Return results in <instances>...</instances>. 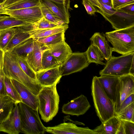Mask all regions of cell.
Instances as JSON below:
<instances>
[{
  "label": "cell",
  "mask_w": 134,
  "mask_h": 134,
  "mask_svg": "<svg viewBox=\"0 0 134 134\" xmlns=\"http://www.w3.org/2000/svg\"><path fill=\"white\" fill-rule=\"evenodd\" d=\"M4 52L3 70L5 75L21 83L37 95L42 87L37 83L36 80L31 78L24 71L13 52Z\"/></svg>",
  "instance_id": "6da1fadb"
},
{
  "label": "cell",
  "mask_w": 134,
  "mask_h": 134,
  "mask_svg": "<svg viewBox=\"0 0 134 134\" xmlns=\"http://www.w3.org/2000/svg\"><path fill=\"white\" fill-rule=\"evenodd\" d=\"M59 82L42 87L37 95L38 110L41 119L46 122L52 120L58 111L59 96L56 86Z\"/></svg>",
  "instance_id": "7a4b0ae2"
},
{
  "label": "cell",
  "mask_w": 134,
  "mask_h": 134,
  "mask_svg": "<svg viewBox=\"0 0 134 134\" xmlns=\"http://www.w3.org/2000/svg\"><path fill=\"white\" fill-rule=\"evenodd\" d=\"M91 88L97 115L103 122L115 115L114 104L104 92L98 77H93Z\"/></svg>",
  "instance_id": "3957f363"
},
{
  "label": "cell",
  "mask_w": 134,
  "mask_h": 134,
  "mask_svg": "<svg viewBox=\"0 0 134 134\" xmlns=\"http://www.w3.org/2000/svg\"><path fill=\"white\" fill-rule=\"evenodd\" d=\"M104 35L112 45L113 52L122 55L134 52V26L107 32Z\"/></svg>",
  "instance_id": "277c9868"
},
{
  "label": "cell",
  "mask_w": 134,
  "mask_h": 134,
  "mask_svg": "<svg viewBox=\"0 0 134 134\" xmlns=\"http://www.w3.org/2000/svg\"><path fill=\"white\" fill-rule=\"evenodd\" d=\"M99 74L118 77L129 74L134 76V52L118 57L112 56Z\"/></svg>",
  "instance_id": "5b68a950"
},
{
  "label": "cell",
  "mask_w": 134,
  "mask_h": 134,
  "mask_svg": "<svg viewBox=\"0 0 134 134\" xmlns=\"http://www.w3.org/2000/svg\"><path fill=\"white\" fill-rule=\"evenodd\" d=\"M21 132L26 134H43L46 128L40 118L38 109H33L20 102L18 104Z\"/></svg>",
  "instance_id": "8992f818"
},
{
  "label": "cell",
  "mask_w": 134,
  "mask_h": 134,
  "mask_svg": "<svg viewBox=\"0 0 134 134\" xmlns=\"http://www.w3.org/2000/svg\"><path fill=\"white\" fill-rule=\"evenodd\" d=\"M90 64L85 52H72L59 66L60 74L63 76L81 71Z\"/></svg>",
  "instance_id": "52a82bcc"
},
{
  "label": "cell",
  "mask_w": 134,
  "mask_h": 134,
  "mask_svg": "<svg viewBox=\"0 0 134 134\" xmlns=\"http://www.w3.org/2000/svg\"><path fill=\"white\" fill-rule=\"evenodd\" d=\"M98 78L104 92L114 104L115 113H117L120 100L119 77L104 75Z\"/></svg>",
  "instance_id": "ba28073f"
},
{
  "label": "cell",
  "mask_w": 134,
  "mask_h": 134,
  "mask_svg": "<svg viewBox=\"0 0 134 134\" xmlns=\"http://www.w3.org/2000/svg\"><path fill=\"white\" fill-rule=\"evenodd\" d=\"M97 12L101 14L115 30L123 29L134 26V14H127L119 10H117L114 13L110 16L105 15L100 10H97Z\"/></svg>",
  "instance_id": "9c48e42d"
},
{
  "label": "cell",
  "mask_w": 134,
  "mask_h": 134,
  "mask_svg": "<svg viewBox=\"0 0 134 134\" xmlns=\"http://www.w3.org/2000/svg\"><path fill=\"white\" fill-rule=\"evenodd\" d=\"M91 107L86 97L81 94L64 104L62 111L65 114L78 116L84 114Z\"/></svg>",
  "instance_id": "30bf717a"
},
{
  "label": "cell",
  "mask_w": 134,
  "mask_h": 134,
  "mask_svg": "<svg viewBox=\"0 0 134 134\" xmlns=\"http://www.w3.org/2000/svg\"><path fill=\"white\" fill-rule=\"evenodd\" d=\"M4 15L11 16L30 24L38 21L43 17L40 7L15 10L6 9Z\"/></svg>",
  "instance_id": "8fae6325"
},
{
  "label": "cell",
  "mask_w": 134,
  "mask_h": 134,
  "mask_svg": "<svg viewBox=\"0 0 134 134\" xmlns=\"http://www.w3.org/2000/svg\"><path fill=\"white\" fill-rule=\"evenodd\" d=\"M73 122H64L57 125L46 127V132L55 134H97L88 127H80Z\"/></svg>",
  "instance_id": "7c38bea8"
},
{
  "label": "cell",
  "mask_w": 134,
  "mask_h": 134,
  "mask_svg": "<svg viewBox=\"0 0 134 134\" xmlns=\"http://www.w3.org/2000/svg\"><path fill=\"white\" fill-rule=\"evenodd\" d=\"M21 131L18 104H16L8 118L0 124V131L9 134H18Z\"/></svg>",
  "instance_id": "4fadbf2b"
},
{
  "label": "cell",
  "mask_w": 134,
  "mask_h": 134,
  "mask_svg": "<svg viewBox=\"0 0 134 134\" xmlns=\"http://www.w3.org/2000/svg\"><path fill=\"white\" fill-rule=\"evenodd\" d=\"M59 66H54L36 72L37 83L43 87L51 86L59 82L62 76L60 74Z\"/></svg>",
  "instance_id": "5bb4252c"
},
{
  "label": "cell",
  "mask_w": 134,
  "mask_h": 134,
  "mask_svg": "<svg viewBox=\"0 0 134 134\" xmlns=\"http://www.w3.org/2000/svg\"><path fill=\"white\" fill-rule=\"evenodd\" d=\"M40 2L48 8L64 23L68 24L70 17L69 9L70 0H66L63 3H59L50 0H40Z\"/></svg>",
  "instance_id": "9a60e30c"
},
{
  "label": "cell",
  "mask_w": 134,
  "mask_h": 134,
  "mask_svg": "<svg viewBox=\"0 0 134 134\" xmlns=\"http://www.w3.org/2000/svg\"><path fill=\"white\" fill-rule=\"evenodd\" d=\"M47 48L46 46L35 40L34 49L25 58L29 66L35 72L41 69L42 53Z\"/></svg>",
  "instance_id": "2e32d148"
},
{
  "label": "cell",
  "mask_w": 134,
  "mask_h": 134,
  "mask_svg": "<svg viewBox=\"0 0 134 134\" xmlns=\"http://www.w3.org/2000/svg\"><path fill=\"white\" fill-rule=\"evenodd\" d=\"M11 80L20 95L21 102L33 109H37L38 100L37 95L34 94L21 83L14 80Z\"/></svg>",
  "instance_id": "e0dca14e"
},
{
  "label": "cell",
  "mask_w": 134,
  "mask_h": 134,
  "mask_svg": "<svg viewBox=\"0 0 134 134\" xmlns=\"http://www.w3.org/2000/svg\"><path fill=\"white\" fill-rule=\"evenodd\" d=\"M91 43L96 46L103 55L105 59L107 61L112 57V47L103 33L96 32L90 38Z\"/></svg>",
  "instance_id": "ac0fdd59"
},
{
  "label": "cell",
  "mask_w": 134,
  "mask_h": 134,
  "mask_svg": "<svg viewBox=\"0 0 134 134\" xmlns=\"http://www.w3.org/2000/svg\"><path fill=\"white\" fill-rule=\"evenodd\" d=\"M51 54L60 65L70 56L72 51L65 41L49 46H46Z\"/></svg>",
  "instance_id": "d6986e66"
},
{
  "label": "cell",
  "mask_w": 134,
  "mask_h": 134,
  "mask_svg": "<svg viewBox=\"0 0 134 134\" xmlns=\"http://www.w3.org/2000/svg\"><path fill=\"white\" fill-rule=\"evenodd\" d=\"M119 79L120 108L121 104L124 100L130 94L134 93V76L129 74L119 77Z\"/></svg>",
  "instance_id": "ffe728a7"
},
{
  "label": "cell",
  "mask_w": 134,
  "mask_h": 134,
  "mask_svg": "<svg viewBox=\"0 0 134 134\" xmlns=\"http://www.w3.org/2000/svg\"><path fill=\"white\" fill-rule=\"evenodd\" d=\"M120 121V119L115 115L93 130L97 134H116Z\"/></svg>",
  "instance_id": "44dd1931"
},
{
  "label": "cell",
  "mask_w": 134,
  "mask_h": 134,
  "mask_svg": "<svg viewBox=\"0 0 134 134\" xmlns=\"http://www.w3.org/2000/svg\"><path fill=\"white\" fill-rule=\"evenodd\" d=\"M68 27V24H65L55 27L43 30H34L29 32L31 35V37H32L35 39L65 32Z\"/></svg>",
  "instance_id": "7402d4cb"
},
{
  "label": "cell",
  "mask_w": 134,
  "mask_h": 134,
  "mask_svg": "<svg viewBox=\"0 0 134 134\" xmlns=\"http://www.w3.org/2000/svg\"><path fill=\"white\" fill-rule=\"evenodd\" d=\"M35 39L30 37L15 46L12 51L14 54L26 58L34 49Z\"/></svg>",
  "instance_id": "603a6c76"
},
{
  "label": "cell",
  "mask_w": 134,
  "mask_h": 134,
  "mask_svg": "<svg viewBox=\"0 0 134 134\" xmlns=\"http://www.w3.org/2000/svg\"><path fill=\"white\" fill-rule=\"evenodd\" d=\"M87 60L90 64L94 63L97 64L105 65L103 61L104 57L98 48L91 43L85 52Z\"/></svg>",
  "instance_id": "cb8c5ba5"
},
{
  "label": "cell",
  "mask_w": 134,
  "mask_h": 134,
  "mask_svg": "<svg viewBox=\"0 0 134 134\" xmlns=\"http://www.w3.org/2000/svg\"><path fill=\"white\" fill-rule=\"evenodd\" d=\"M29 24L25 21L10 15H0V31Z\"/></svg>",
  "instance_id": "d4e9b609"
},
{
  "label": "cell",
  "mask_w": 134,
  "mask_h": 134,
  "mask_svg": "<svg viewBox=\"0 0 134 134\" xmlns=\"http://www.w3.org/2000/svg\"><path fill=\"white\" fill-rule=\"evenodd\" d=\"M16 27V33L4 51H12L18 45L25 40L31 37V35L30 32L24 31L20 26Z\"/></svg>",
  "instance_id": "484cf974"
},
{
  "label": "cell",
  "mask_w": 134,
  "mask_h": 134,
  "mask_svg": "<svg viewBox=\"0 0 134 134\" xmlns=\"http://www.w3.org/2000/svg\"><path fill=\"white\" fill-rule=\"evenodd\" d=\"M15 104L13 100L8 96L0 99V124L8 118Z\"/></svg>",
  "instance_id": "4316f807"
},
{
  "label": "cell",
  "mask_w": 134,
  "mask_h": 134,
  "mask_svg": "<svg viewBox=\"0 0 134 134\" xmlns=\"http://www.w3.org/2000/svg\"><path fill=\"white\" fill-rule=\"evenodd\" d=\"M58 26L43 17L38 21L21 26L25 31L29 32L36 30L44 29Z\"/></svg>",
  "instance_id": "83f0119b"
},
{
  "label": "cell",
  "mask_w": 134,
  "mask_h": 134,
  "mask_svg": "<svg viewBox=\"0 0 134 134\" xmlns=\"http://www.w3.org/2000/svg\"><path fill=\"white\" fill-rule=\"evenodd\" d=\"M4 82L7 96L13 101L15 104H18L21 102L20 95L13 84L11 79L5 75Z\"/></svg>",
  "instance_id": "f1b7e54d"
},
{
  "label": "cell",
  "mask_w": 134,
  "mask_h": 134,
  "mask_svg": "<svg viewBox=\"0 0 134 134\" xmlns=\"http://www.w3.org/2000/svg\"><path fill=\"white\" fill-rule=\"evenodd\" d=\"M60 65L58 61L51 54L47 47L42 53L41 70Z\"/></svg>",
  "instance_id": "f546056e"
},
{
  "label": "cell",
  "mask_w": 134,
  "mask_h": 134,
  "mask_svg": "<svg viewBox=\"0 0 134 134\" xmlns=\"http://www.w3.org/2000/svg\"><path fill=\"white\" fill-rule=\"evenodd\" d=\"M16 30V27H14L0 31V49L4 51L15 34Z\"/></svg>",
  "instance_id": "4dcf8cb0"
},
{
  "label": "cell",
  "mask_w": 134,
  "mask_h": 134,
  "mask_svg": "<svg viewBox=\"0 0 134 134\" xmlns=\"http://www.w3.org/2000/svg\"><path fill=\"white\" fill-rule=\"evenodd\" d=\"M40 7L43 17L49 21L58 26L66 24L48 8L40 2Z\"/></svg>",
  "instance_id": "1f68e13d"
},
{
  "label": "cell",
  "mask_w": 134,
  "mask_h": 134,
  "mask_svg": "<svg viewBox=\"0 0 134 134\" xmlns=\"http://www.w3.org/2000/svg\"><path fill=\"white\" fill-rule=\"evenodd\" d=\"M65 32H62L35 40L46 46L52 45L65 41Z\"/></svg>",
  "instance_id": "d6a6232c"
},
{
  "label": "cell",
  "mask_w": 134,
  "mask_h": 134,
  "mask_svg": "<svg viewBox=\"0 0 134 134\" xmlns=\"http://www.w3.org/2000/svg\"><path fill=\"white\" fill-rule=\"evenodd\" d=\"M40 0H24L12 4L6 8L10 10H15L33 7H40Z\"/></svg>",
  "instance_id": "836d02e7"
},
{
  "label": "cell",
  "mask_w": 134,
  "mask_h": 134,
  "mask_svg": "<svg viewBox=\"0 0 134 134\" xmlns=\"http://www.w3.org/2000/svg\"><path fill=\"white\" fill-rule=\"evenodd\" d=\"M134 102L120 112L115 114L120 119L134 122Z\"/></svg>",
  "instance_id": "e575fe53"
},
{
  "label": "cell",
  "mask_w": 134,
  "mask_h": 134,
  "mask_svg": "<svg viewBox=\"0 0 134 134\" xmlns=\"http://www.w3.org/2000/svg\"><path fill=\"white\" fill-rule=\"evenodd\" d=\"M15 55L19 64L24 71L29 77L36 80V72L29 66L25 58L16 54Z\"/></svg>",
  "instance_id": "d590c367"
},
{
  "label": "cell",
  "mask_w": 134,
  "mask_h": 134,
  "mask_svg": "<svg viewBox=\"0 0 134 134\" xmlns=\"http://www.w3.org/2000/svg\"><path fill=\"white\" fill-rule=\"evenodd\" d=\"M4 77L3 65L0 67V99L7 96L4 85Z\"/></svg>",
  "instance_id": "8d00e7d4"
},
{
  "label": "cell",
  "mask_w": 134,
  "mask_h": 134,
  "mask_svg": "<svg viewBox=\"0 0 134 134\" xmlns=\"http://www.w3.org/2000/svg\"><path fill=\"white\" fill-rule=\"evenodd\" d=\"M112 7L118 10L126 5L134 3V0H111Z\"/></svg>",
  "instance_id": "74e56055"
},
{
  "label": "cell",
  "mask_w": 134,
  "mask_h": 134,
  "mask_svg": "<svg viewBox=\"0 0 134 134\" xmlns=\"http://www.w3.org/2000/svg\"><path fill=\"white\" fill-rule=\"evenodd\" d=\"M98 1L101 7V9L99 10L105 15L107 16L111 15L116 11V10L114 9L112 6Z\"/></svg>",
  "instance_id": "f35d334b"
},
{
  "label": "cell",
  "mask_w": 134,
  "mask_h": 134,
  "mask_svg": "<svg viewBox=\"0 0 134 134\" xmlns=\"http://www.w3.org/2000/svg\"><path fill=\"white\" fill-rule=\"evenodd\" d=\"M133 102H134V93L130 94L122 102L118 113L121 111Z\"/></svg>",
  "instance_id": "ab89813d"
},
{
  "label": "cell",
  "mask_w": 134,
  "mask_h": 134,
  "mask_svg": "<svg viewBox=\"0 0 134 134\" xmlns=\"http://www.w3.org/2000/svg\"><path fill=\"white\" fill-rule=\"evenodd\" d=\"M123 121L125 134H134V122Z\"/></svg>",
  "instance_id": "60d3db41"
},
{
  "label": "cell",
  "mask_w": 134,
  "mask_h": 134,
  "mask_svg": "<svg viewBox=\"0 0 134 134\" xmlns=\"http://www.w3.org/2000/svg\"><path fill=\"white\" fill-rule=\"evenodd\" d=\"M82 4L84 6L88 14L92 15L94 14L95 13L97 12V10L87 0H82Z\"/></svg>",
  "instance_id": "b9f144b4"
},
{
  "label": "cell",
  "mask_w": 134,
  "mask_h": 134,
  "mask_svg": "<svg viewBox=\"0 0 134 134\" xmlns=\"http://www.w3.org/2000/svg\"><path fill=\"white\" fill-rule=\"evenodd\" d=\"M129 14H134V3L130 4L118 9Z\"/></svg>",
  "instance_id": "7bdbcfd3"
},
{
  "label": "cell",
  "mask_w": 134,
  "mask_h": 134,
  "mask_svg": "<svg viewBox=\"0 0 134 134\" xmlns=\"http://www.w3.org/2000/svg\"><path fill=\"white\" fill-rule=\"evenodd\" d=\"M23 0H4L3 4L6 8L12 4Z\"/></svg>",
  "instance_id": "ee69618b"
},
{
  "label": "cell",
  "mask_w": 134,
  "mask_h": 134,
  "mask_svg": "<svg viewBox=\"0 0 134 134\" xmlns=\"http://www.w3.org/2000/svg\"><path fill=\"white\" fill-rule=\"evenodd\" d=\"M120 120V124L116 134H125L123 121Z\"/></svg>",
  "instance_id": "f6af8a7d"
},
{
  "label": "cell",
  "mask_w": 134,
  "mask_h": 134,
  "mask_svg": "<svg viewBox=\"0 0 134 134\" xmlns=\"http://www.w3.org/2000/svg\"><path fill=\"white\" fill-rule=\"evenodd\" d=\"M93 6L98 8L99 9H101L100 5L98 0H87Z\"/></svg>",
  "instance_id": "bcb514c9"
},
{
  "label": "cell",
  "mask_w": 134,
  "mask_h": 134,
  "mask_svg": "<svg viewBox=\"0 0 134 134\" xmlns=\"http://www.w3.org/2000/svg\"><path fill=\"white\" fill-rule=\"evenodd\" d=\"M98 1L104 4L112 6L111 0H98Z\"/></svg>",
  "instance_id": "7dc6e473"
},
{
  "label": "cell",
  "mask_w": 134,
  "mask_h": 134,
  "mask_svg": "<svg viewBox=\"0 0 134 134\" xmlns=\"http://www.w3.org/2000/svg\"><path fill=\"white\" fill-rule=\"evenodd\" d=\"M5 9L3 3L0 4V15H4Z\"/></svg>",
  "instance_id": "c3c4849f"
},
{
  "label": "cell",
  "mask_w": 134,
  "mask_h": 134,
  "mask_svg": "<svg viewBox=\"0 0 134 134\" xmlns=\"http://www.w3.org/2000/svg\"><path fill=\"white\" fill-rule=\"evenodd\" d=\"M56 2L62 3L65 2L66 0H50Z\"/></svg>",
  "instance_id": "681fc988"
},
{
  "label": "cell",
  "mask_w": 134,
  "mask_h": 134,
  "mask_svg": "<svg viewBox=\"0 0 134 134\" xmlns=\"http://www.w3.org/2000/svg\"><path fill=\"white\" fill-rule=\"evenodd\" d=\"M4 0H0V4L3 3Z\"/></svg>",
  "instance_id": "f907efd6"
}]
</instances>
